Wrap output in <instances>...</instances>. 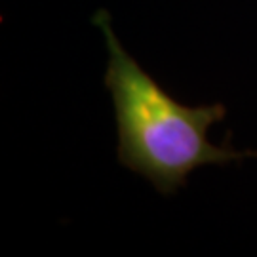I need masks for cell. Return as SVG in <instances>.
Returning <instances> with one entry per match:
<instances>
[{
	"label": "cell",
	"instance_id": "6da1fadb",
	"mask_svg": "<svg viewBox=\"0 0 257 257\" xmlns=\"http://www.w3.org/2000/svg\"><path fill=\"white\" fill-rule=\"evenodd\" d=\"M93 23L107 44L105 86L118 126V160L128 170L149 179L156 191L174 193L200 166L255 155L211 145L208 132L225 118V105L189 107L175 101L122 46L105 10L95 14Z\"/></svg>",
	"mask_w": 257,
	"mask_h": 257
}]
</instances>
